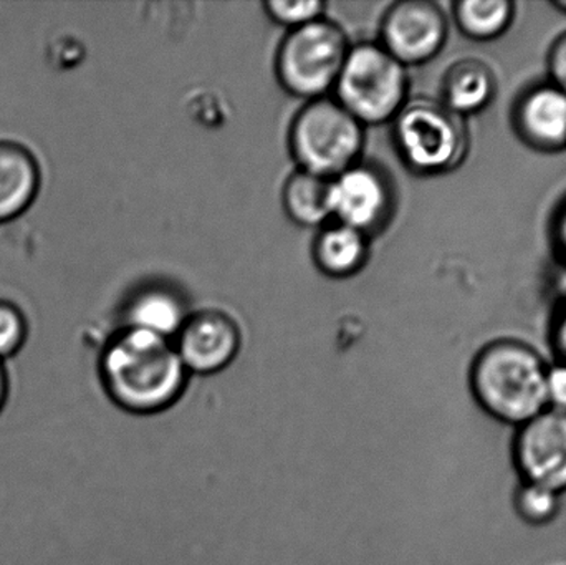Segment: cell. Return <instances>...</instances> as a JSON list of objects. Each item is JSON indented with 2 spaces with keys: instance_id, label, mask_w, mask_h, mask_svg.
I'll return each mask as SVG.
<instances>
[{
  "instance_id": "6da1fadb",
  "label": "cell",
  "mask_w": 566,
  "mask_h": 565,
  "mask_svg": "<svg viewBox=\"0 0 566 565\" xmlns=\"http://www.w3.org/2000/svg\"><path fill=\"white\" fill-rule=\"evenodd\" d=\"M188 375L172 341L139 328L123 327L99 354V384L126 414L168 410L185 394Z\"/></svg>"
},
{
  "instance_id": "7a4b0ae2",
  "label": "cell",
  "mask_w": 566,
  "mask_h": 565,
  "mask_svg": "<svg viewBox=\"0 0 566 565\" xmlns=\"http://www.w3.org/2000/svg\"><path fill=\"white\" fill-rule=\"evenodd\" d=\"M548 365L532 345L499 338L485 345L471 368V387L492 417L522 427L544 414Z\"/></svg>"
},
{
  "instance_id": "3957f363",
  "label": "cell",
  "mask_w": 566,
  "mask_h": 565,
  "mask_svg": "<svg viewBox=\"0 0 566 565\" xmlns=\"http://www.w3.org/2000/svg\"><path fill=\"white\" fill-rule=\"evenodd\" d=\"M392 139L402 163L418 175L451 171L468 153L464 119L442 102L408 100L395 116Z\"/></svg>"
},
{
  "instance_id": "277c9868",
  "label": "cell",
  "mask_w": 566,
  "mask_h": 565,
  "mask_svg": "<svg viewBox=\"0 0 566 565\" xmlns=\"http://www.w3.org/2000/svg\"><path fill=\"white\" fill-rule=\"evenodd\" d=\"M336 102L363 126L395 119L408 102V72L381 43L352 46L335 85Z\"/></svg>"
},
{
  "instance_id": "5b68a950",
  "label": "cell",
  "mask_w": 566,
  "mask_h": 565,
  "mask_svg": "<svg viewBox=\"0 0 566 565\" xmlns=\"http://www.w3.org/2000/svg\"><path fill=\"white\" fill-rule=\"evenodd\" d=\"M363 143L361 123L326 96L306 103L290 128V149L300 169L328 179L358 163Z\"/></svg>"
},
{
  "instance_id": "8992f818",
  "label": "cell",
  "mask_w": 566,
  "mask_h": 565,
  "mask_svg": "<svg viewBox=\"0 0 566 565\" xmlns=\"http://www.w3.org/2000/svg\"><path fill=\"white\" fill-rule=\"evenodd\" d=\"M349 49L342 27L325 17L290 30L275 62L279 82L290 95L323 98L335 88Z\"/></svg>"
},
{
  "instance_id": "52a82bcc",
  "label": "cell",
  "mask_w": 566,
  "mask_h": 565,
  "mask_svg": "<svg viewBox=\"0 0 566 565\" xmlns=\"http://www.w3.org/2000/svg\"><path fill=\"white\" fill-rule=\"evenodd\" d=\"M395 202V185L379 166L358 161L329 179L332 218L363 234L385 228Z\"/></svg>"
},
{
  "instance_id": "ba28073f",
  "label": "cell",
  "mask_w": 566,
  "mask_h": 565,
  "mask_svg": "<svg viewBox=\"0 0 566 565\" xmlns=\"http://www.w3.org/2000/svg\"><path fill=\"white\" fill-rule=\"evenodd\" d=\"M448 39V19L438 3L401 0L381 23V45L402 65H419L438 55Z\"/></svg>"
},
{
  "instance_id": "9c48e42d",
  "label": "cell",
  "mask_w": 566,
  "mask_h": 565,
  "mask_svg": "<svg viewBox=\"0 0 566 565\" xmlns=\"http://www.w3.org/2000/svg\"><path fill=\"white\" fill-rule=\"evenodd\" d=\"M515 463L525 483L566 490V414L547 408L518 428Z\"/></svg>"
},
{
  "instance_id": "30bf717a",
  "label": "cell",
  "mask_w": 566,
  "mask_h": 565,
  "mask_svg": "<svg viewBox=\"0 0 566 565\" xmlns=\"http://www.w3.org/2000/svg\"><path fill=\"white\" fill-rule=\"evenodd\" d=\"M242 335L234 318L214 308L189 315L175 347L186 370L212 375L224 370L241 350Z\"/></svg>"
},
{
  "instance_id": "8fae6325",
  "label": "cell",
  "mask_w": 566,
  "mask_h": 565,
  "mask_svg": "<svg viewBox=\"0 0 566 565\" xmlns=\"http://www.w3.org/2000/svg\"><path fill=\"white\" fill-rule=\"evenodd\" d=\"M518 135L532 148L557 151L566 146V93L555 85L535 86L515 108Z\"/></svg>"
},
{
  "instance_id": "7c38bea8",
  "label": "cell",
  "mask_w": 566,
  "mask_h": 565,
  "mask_svg": "<svg viewBox=\"0 0 566 565\" xmlns=\"http://www.w3.org/2000/svg\"><path fill=\"white\" fill-rule=\"evenodd\" d=\"M42 188V168L32 149L0 139V224L29 211Z\"/></svg>"
},
{
  "instance_id": "4fadbf2b",
  "label": "cell",
  "mask_w": 566,
  "mask_h": 565,
  "mask_svg": "<svg viewBox=\"0 0 566 565\" xmlns=\"http://www.w3.org/2000/svg\"><path fill=\"white\" fill-rule=\"evenodd\" d=\"M189 315L186 299L171 285L148 284L129 295L123 311V327L139 328L172 341Z\"/></svg>"
},
{
  "instance_id": "5bb4252c",
  "label": "cell",
  "mask_w": 566,
  "mask_h": 565,
  "mask_svg": "<svg viewBox=\"0 0 566 565\" xmlns=\"http://www.w3.org/2000/svg\"><path fill=\"white\" fill-rule=\"evenodd\" d=\"M368 238L339 222L325 226L313 244V258L319 271L336 279L358 272L368 259Z\"/></svg>"
},
{
  "instance_id": "9a60e30c",
  "label": "cell",
  "mask_w": 566,
  "mask_h": 565,
  "mask_svg": "<svg viewBox=\"0 0 566 565\" xmlns=\"http://www.w3.org/2000/svg\"><path fill=\"white\" fill-rule=\"evenodd\" d=\"M495 95V76L481 60L454 63L442 82V103L459 116L481 112Z\"/></svg>"
},
{
  "instance_id": "2e32d148",
  "label": "cell",
  "mask_w": 566,
  "mask_h": 565,
  "mask_svg": "<svg viewBox=\"0 0 566 565\" xmlns=\"http://www.w3.org/2000/svg\"><path fill=\"white\" fill-rule=\"evenodd\" d=\"M283 206L286 215L303 228L325 224L329 212V179L313 172H293L283 186Z\"/></svg>"
},
{
  "instance_id": "e0dca14e",
  "label": "cell",
  "mask_w": 566,
  "mask_h": 565,
  "mask_svg": "<svg viewBox=\"0 0 566 565\" xmlns=\"http://www.w3.org/2000/svg\"><path fill=\"white\" fill-rule=\"evenodd\" d=\"M459 29L475 40L502 35L514 19L511 0H461L454 7Z\"/></svg>"
},
{
  "instance_id": "ac0fdd59",
  "label": "cell",
  "mask_w": 566,
  "mask_h": 565,
  "mask_svg": "<svg viewBox=\"0 0 566 565\" xmlns=\"http://www.w3.org/2000/svg\"><path fill=\"white\" fill-rule=\"evenodd\" d=\"M558 496L560 493L557 491L524 481L515 496V508L525 523L544 524L557 513Z\"/></svg>"
},
{
  "instance_id": "d6986e66",
  "label": "cell",
  "mask_w": 566,
  "mask_h": 565,
  "mask_svg": "<svg viewBox=\"0 0 566 565\" xmlns=\"http://www.w3.org/2000/svg\"><path fill=\"white\" fill-rule=\"evenodd\" d=\"M29 338V321L19 305L0 299V362L15 357Z\"/></svg>"
},
{
  "instance_id": "ffe728a7",
  "label": "cell",
  "mask_w": 566,
  "mask_h": 565,
  "mask_svg": "<svg viewBox=\"0 0 566 565\" xmlns=\"http://www.w3.org/2000/svg\"><path fill=\"white\" fill-rule=\"evenodd\" d=\"M325 7L319 0H269L265 12L279 25L293 30L322 19Z\"/></svg>"
},
{
  "instance_id": "44dd1931",
  "label": "cell",
  "mask_w": 566,
  "mask_h": 565,
  "mask_svg": "<svg viewBox=\"0 0 566 565\" xmlns=\"http://www.w3.org/2000/svg\"><path fill=\"white\" fill-rule=\"evenodd\" d=\"M547 404L552 410L566 414V364L562 362L548 367Z\"/></svg>"
},
{
  "instance_id": "7402d4cb",
  "label": "cell",
  "mask_w": 566,
  "mask_h": 565,
  "mask_svg": "<svg viewBox=\"0 0 566 565\" xmlns=\"http://www.w3.org/2000/svg\"><path fill=\"white\" fill-rule=\"evenodd\" d=\"M548 65H551L554 85L558 86L562 92L566 93V33H564V35L554 43V46H552Z\"/></svg>"
},
{
  "instance_id": "603a6c76",
  "label": "cell",
  "mask_w": 566,
  "mask_h": 565,
  "mask_svg": "<svg viewBox=\"0 0 566 565\" xmlns=\"http://www.w3.org/2000/svg\"><path fill=\"white\" fill-rule=\"evenodd\" d=\"M554 350L557 364L558 362L566 364V311L562 315L560 321H558L557 327H555Z\"/></svg>"
},
{
  "instance_id": "cb8c5ba5",
  "label": "cell",
  "mask_w": 566,
  "mask_h": 565,
  "mask_svg": "<svg viewBox=\"0 0 566 565\" xmlns=\"http://www.w3.org/2000/svg\"><path fill=\"white\" fill-rule=\"evenodd\" d=\"M10 398V377L7 365L0 362V415L6 410Z\"/></svg>"
},
{
  "instance_id": "d4e9b609",
  "label": "cell",
  "mask_w": 566,
  "mask_h": 565,
  "mask_svg": "<svg viewBox=\"0 0 566 565\" xmlns=\"http://www.w3.org/2000/svg\"><path fill=\"white\" fill-rule=\"evenodd\" d=\"M555 234H557V242L560 245L566 259V205L558 215L557 224H555Z\"/></svg>"
},
{
  "instance_id": "484cf974",
  "label": "cell",
  "mask_w": 566,
  "mask_h": 565,
  "mask_svg": "<svg viewBox=\"0 0 566 565\" xmlns=\"http://www.w3.org/2000/svg\"><path fill=\"white\" fill-rule=\"evenodd\" d=\"M558 289H560L562 294L566 297V265L564 271H562L560 278H558Z\"/></svg>"
},
{
  "instance_id": "4316f807",
  "label": "cell",
  "mask_w": 566,
  "mask_h": 565,
  "mask_svg": "<svg viewBox=\"0 0 566 565\" xmlns=\"http://www.w3.org/2000/svg\"><path fill=\"white\" fill-rule=\"evenodd\" d=\"M554 7H557L558 10L566 13V0H557V2H554Z\"/></svg>"
}]
</instances>
